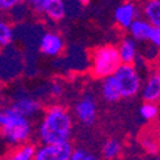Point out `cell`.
I'll use <instances>...</instances> for the list:
<instances>
[{
	"mask_svg": "<svg viewBox=\"0 0 160 160\" xmlns=\"http://www.w3.org/2000/svg\"><path fill=\"white\" fill-rule=\"evenodd\" d=\"M72 132V118L62 106H51L46 110L38 127V137L42 143L68 141Z\"/></svg>",
	"mask_w": 160,
	"mask_h": 160,
	"instance_id": "obj_1",
	"label": "cell"
},
{
	"mask_svg": "<svg viewBox=\"0 0 160 160\" xmlns=\"http://www.w3.org/2000/svg\"><path fill=\"white\" fill-rule=\"evenodd\" d=\"M0 129L9 143L18 145L28 140L32 127L28 118L19 114L12 106L0 110Z\"/></svg>",
	"mask_w": 160,
	"mask_h": 160,
	"instance_id": "obj_2",
	"label": "cell"
},
{
	"mask_svg": "<svg viewBox=\"0 0 160 160\" xmlns=\"http://www.w3.org/2000/svg\"><path fill=\"white\" fill-rule=\"evenodd\" d=\"M122 64L119 58L118 48L113 45H105L98 48L92 58V73L98 78L112 76L115 69Z\"/></svg>",
	"mask_w": 160,
	"mask_h": 160,
	"instance_id": "obj_3",
	"label": "cell"
},
{
	"mask_svg": "<svg viewBox=\"0 0 160 160\" xmlns=\"http://www.w3.org/2000/svg\"><path fill=\"white\" fill-rule=\"evenodd\" d=\"M118 83L122 98L135 96L141 88V78L137 69L132 64L122 63L113 73Z\"/></svg>",
	"mask_w": 160,
	"mask_h": 160,
	"instance_id": "obj_4",
	"label": "cell"
},
{
	"mask_svg": "<svg viewBox=\"0 0 160 160\" xmlns=\"http://www.w3.org/2000/svg\"><path fill=\"white\" fill-rule=\"evenodd\" d=\"M73 148L68 141L58 143H44L41 148L36 149V160H69Z\"/></svg>",
	"mask_w": 160,
	"mask_h": 160,
	"instance_id": "obj_5",
	"label": "cell"
},
{
	"mask_svg": "<svg viewBox=\"0 0 160 160\" xmlns=\"http://www.w3.org/2000/svg\"><path fill=\"white\" fill-rule=\"evenodd\" d=\"M96 110H98V106H96L95 99L90 95L82 98L74 106V113L77 119L85 126H91L95 122Z\"/></svg>",
	"mask_w": 160,
	"mask_h": 160,
	"instance_id": "obj_6",
	"label": "cell"
},
{
	"mask_svg": "<svg viewBox=\"0 0 160 160\" xmlns=\"http://www.w3.org/2000/svg\"><path fill=\"white\" fill-rule=\"evenodd\" d=\"M63 49H64L63 38L57 33L48 32L40 40V50L45 55L57 57L63 51Z\"/></svg>",
	"mask_w": 160,
	"mask_h": 160,
	"instance_id": "obj_7",
	"label": "cell"
},
{
	"mask_svg": "<svg viewBox=\"0 0 160 160\" xmlns=\"http://www.w3.org/2000/svg\"><path fill=\"white\" fill-rule=\"evenodd\" d=\"M137 14H138L137 7L131 2H127L115 9L114 18L122 28H128L129 24L137 18Z\"/></svg>",
	"mask_w": 160,
	"mask_h": 160,
	"instance_id": "obj_8",
	"label": "cell"
},
{
	"mask_svg": "<svg viewBox=\"0 0 160 160\" xmlns=\"http://www.w3.org/2000/svg\"><path fill=\"white\" fill-rule=\"evenodd\" d=\"M142 98L145 101L158 102L160 101V74H152L145 82L142 87Z\"/></svg>",
	"mask_w": 160,
	"mask_h": 160,
	"instance_id": "obj_9",
	"label": "cell"
},
{
	"mask_svg": "<svg viewBox=\"0 0 160 160\" xmlns=\"http://www.w3.org/2000/svg\"><path fill=\"white\" fill-rule=\"evenodd\" d=\"M118 52H119V58H121L122 63L132 64L133 62H135L136 57H137L136 40H133L132 37L123 38L122 42L118 46Z\"/></svg>",
	"mask_w": 160,
	"mask_h": 160,
	"instance_id": "obj_10",
	"label": "cell"
},
{
	"mask_svg": "<svg viewBox=\"0 0 160 160\" xmlns=\"http://www.w3.org/2000/svg\"><path fill=\"white\" fill-rule=\"evenodd\" d=\"M150 30H151V24L146 19H141V18H136L128 27L131 37L136 40V41H148Z\"/></svg>",
	"mask_w": 160,
	"mask_h": 160,
	"instance_id": "obj_11",
	"label": "cell"
},
{
	"mask_svg": "<svg viewBox=\"0 0 160 160\" xmlns=\"http://www.w3.org/2000/svg\"><path fill=\"white\" fill-rule=\"evenodd\" d=\"M101 94H102V98L108 102H117L122 98L118 83L115 81V78L113 77V74L104 77V82L101 85Z\"/></svg>",
	"mask_w": 160,
	"mask_h": 160,
	"instance_id": "obj_12",
	"label": "cell"
},
{
	"mask_svg": "<svg viewBox=\"0 0 160 160\" xmlns=\"http://www.w3.org/2000/svg\"><path fill=\"white\" fill-rule=\"evenodd\" d=\"M13 108H14L19 114L28 118L31 115H35L40 109H41V105H40V102L35 99L22 98L13 104Z\"/></svg>",
	"mask_w": 160,
	"mask_h": 160,
	"instance_id": "obj_13",
	"label": "cell"
},
{
	"mask_svg": "<svg viewBox=\"0 0 160 160\" xmlns=\"http://www.w3.org/2000/svg\"><path fill=\"white\" fill-rule=\"evenodd\" d=\"M42 13H45L52 21H62L65 16V7L63 0H46L42 7Z\"/></svg>",
	"mask_w": 160,
	"mask_h": 160,
	"instance_id": "obj_14",
	"label": "cell"
},
{
	"mask_svg": "<svg viewBox=\"0 0 160 160\" xmlns=\"http://www.w3.org/2000/svg\"><path fill=\"white\" fill-rule=\"evenodd\" d=\"M143 16L151 26L160 27V0H148L143 5Z\"/></svg>",
	"mask_w": 160,
	"mask_h": 160,
	"instance_id": "obj_15",
	"label": "cell"
},
{
	"mask_svg": "<svg viewBox=\"0 0 160 160\" xmlns=\"http://www.w3.org/2000/svg\"><path fill=\"white\" fill-rule=\"evenodd\" d=\"M122 151V145L117 140H109L106 141L102 146V156L106 159H115L119 156Z\"/></svg>",
	"mask_w": 160,
	"mask_h": 160,
	"instance_id": "obj_16",
	"label": "cell"
},
{
	"mask_svg": "<svg viewBox=\"0 0 160 160\" xmlns=\"http://www.w3.org/2000/svg\"><path fill=\"white\" fill-rule=\"evenodd\" d=\"M35 152H36L35 146L26 143L14 151V155H12V159L13 160H32L35 159Z\"/></svg>",
	"mask_w": 160,
	"mask_h": 160,
	"instance_id": "obj_17",
	"label": "cell"
},
{
	"mask_svg": "<svg viewBox=\"0 0 160 160\" xmlns=\"http://www.w3.org/2000/svg\"><path fill=\"white\" fill-rule=\"evenodd\" d=\"M12 40H13V30L10 24L4 21H0V48L9 45Z\"/></svg>",
	"mask_w": 160,
	"mask_h": 160,
	"instance_id": "obj_18",
	"label": "cell"
},
{
	"mask_svg": "<svg viewBox=\"0 0 160 160\" xmlns=\"http://www.w3.org/2000/svg\"><path fill=\"white\" fill-rule=\"evenodd\" d=\"M140 115L145 119V121H151V119H154L158 115V106H156V104L146 101L140 108Z\"/></svg>",
	"mask_w": 160,
	"mask_h": 160,
	"instance_id": "obj_19",
	"label": "cell"
},
{
	"mask_svg": "<svg viewBox=\"0 0 160 160\" xmlns=\"http://www.w3.org/2000/svg\"><path fill=\"white\" fill-rule=\"evenodd\" d=\"M148 41H150V44L152 46H155L156 49L160 50V27H158V26H151Z\"/></svg>",
	"mask_w": 160,
	"mask_h": 160,
	"instance_id": "obj_20",
	"label": "cell"
},
{
	"mask_svg": "<svg viewBox=\"0 0 160 160\" xmlns=\"http://www.w3.org/2000/svg\"><path fill=\"white\" fill-rule=\"evenodd\" d=\"M71 159L72 160H95L96 156L90 154L88 151H86L83 149H76L72 151Z\"/></svg>",
	"mask_w": 160,
	"mask_h": 160,
	"instance_id": "obj_21",
	"label": "cell"
},
{
	"mask_svg": "<svg viewBox=\"0 0 160 160\" xmlns=\"http://www.w3.org/2000/svg\"><path fill=\"white\" fill-rule=\"evenodd\" d=\"M23 0H0V10H9L19 5Z\"/></svg>",
	"mask_w": 160,
	"mask_h": 160,
	"instance_id": "obj_22",
	"label": "cell"
},
{
	"mask_svg": "<svg viewBox=\"0 0 160 160\" xmlns=\"http://www.w3.org/2000/svg\"><path fill=\"white\" fill-rule=\"evenodd\" d=\"M142 145H143V148L148 150V152H150V154H156V151H158V143H156L154 140L148 138V140L143 141Z\"/></svg>",
	"mask_w": 160,
	"mask_h": 160,
	"instance_id": "obj_23",
	"label": "cell"
},
{
	"mask_svg": "<svg viewBox=\"0 0 160 160\" xmlns=\"http://www.w3.org/2000/svg\"><path fill=\"white\" fill-rule=\"evenodd\" d=\"M50 92H51V95H54V96H60L63 94V86L59 82H54L51 85Z\"/></svg>",
	"mask_w": 160,
	"mask_h": 160,
	"instance_id": "obj_24",
	"label": "cell"
},
{
	"mask_svg": "<svg viewBox=\"0 0 160 160\" xmlns=\"http://www.w3.org/2000/svg\"><path fill=\"white\" fill-rule=\"evenodd\" d=\"M26 2H27L33 9H36V7L38 5V3H40V0H26Z\"/></svg>",
	"mask_w": 160,
	"mask_h": 160,
	"instance_id": "obj_25",
	"label": "cell"
},
{
	"mask_svg": "<svg viewBox=\"0 0 160 160\" xmlns=\"http://www.w3.org/2000/svg\"><path fill=\"white\" fill-rule=\"evenodd\" d=\"M81 4H83V5H86V4H88V0H78Z\"/></svg>",
	"mask_w": 160,
	"mask_h": 160,
	"instance_id": "obj_26",
	"label": "cell"
},
{
	"mask_svg": "<svg viewBox=\"0 0 160 160\" xmlns=\"http://www.w3.org/2000/svg\"><path fill=\"white\" fill-rule=\"evenodd\" d=\"M158 73H159V74H160V67H159V69H158Z\"/></svg>",
	"mask_w": 160,
	"mask_h": 160,
	"instance_id": "obj_27",
	"label": "cell"
},
{
	"mask_svg": "<svg viewBox=\"0 0 160 160\" xmlns=\"http://www.w3.org/2000/svg\"><path fill=\"white\" fill-rule=\"evenodd\" d=\"M158 159H159V160H160V154H159V155H158Z\"/></svg>",
	"mask_w": 160,
	"mask_h": 160,
	"instance_id": "obj_28",
	"label": "cell"
}]
</instances>
